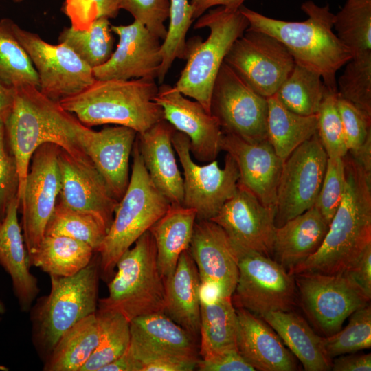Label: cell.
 Listing matches in <instances>:
<instances>
[{
    "instance_id": "1",
    "label": "cell",
    "mask_w": 371,
    "mask_h": 371,
    "mask_svg": "<svg viewBox=\"0 0 371 371\" xmlns=\"http://www.w3.org/2000/svg\"><path fill=\"white\" fill-rule=\"evenodd\" d=\"M82 124L38 87L27 84L14 87L13 105L4 125L6 141L17 164L19 201L31 158L40 146L54 144L76 159L93 164L78 141Z\"/></svg>"
},
{
    "instance_id": "2",
    "label": "cell",
    "mask_w": 371,
    "mask_h": 371,
    "mask_svg": "<svg viewBox=\"0 0 371 371\" xmlns=\"http://www.w3.org/2000/svg\"><path fill=\"white\" fill-rule=\"evenodd\" d=\"M346 188L319 249L289 271L291 275L345 273L371 244V175L348 154Z\"/></svg>"
},
{
    "instance_id": "3",
    "label": "cell",
    "mask_w": 371,
    "mask_h": 371,
    "mask_svg": "<svg viewBox=\"0 0 371 371\" xmlns=\"http://www.w3.org/2000/svg\"><path fill=\"white\" fill-rule=\"evenodd\" d=\"M304 21L273 19L244 5L239 10L249 22L248 29L265 32L279 41L295 63L319 74L326 88L337 91L335 75L352 58L351 52L333 32L335 14L328 4L313 1L302 3Z\"/></svg>"
},
{
    "instance_id": "4",
    "label": "cell",
    "mask_w": 371,
    "mask_h": 371,
    "mask_svg": "<svg viewBox=\"0 0 371 371\" xmlns=\"http://www.w3.org/2000/svg\"><path fill=\"white\" fill-rule=\"evenodd\" d=\"M157 91L155 79L95 80L58 102L88 127L113 124L142 133L164 119L154 101Z\"/></svg>"
},
{
    "instance_id": "5",
    "label": "cell",
    "mask_w": 371,
    "mask_h": 371,
    "mask_svg": "<svg viewBox=\"0 0 371 371\" xmlns=\"http://www.w3.org/2000/svg\"><path fill=\"white\" fill-rule=\"evenodd\" d=\"M100 260L95 252L91 262L70 276L50 275V291L32 306V339L43 360L60 337L76 323L95 313L98 306Z\"/></svg>"
},
{
    "instance_id": "6",
    "label": "cell",
    "mask_w": 371,
    "mask_h": 371,
    "mask_svg": "<svg viewBox=\"0 0 371 371\" xmlns=\"http://www.w3.org/2000/svg\"><path fill=\"white\" fill-rule=\"evenodd\" d=\"M126 190L98 251L100 278L109 282L120 256L167 212L169 201L151 181L140 155L137 137Z\"/></svg>"
},
{
    "instance_id": "7",
    "label": "cell",
    "mask_w": 371,
    "mask_h": 371,
    "mask_svg": "<svg viewBox=\"0 0 371 371\" xmlns=\"http://www.w3.org/2000/svg\"><path fill=\"white\" fill-rule=\"evenodd\" d=\"M248 27L239 8L218 6L199 17L194 28L207 27L210 34L205 41L196 38L187 42V63L175 89L211 113V95L218 71L233 43Z\"/></svg>"
},
{
    "instance_id": "8",
    "label": "cell",
    "mask_w": 371,
    "mask_h": 371,
    "mask_svg": "<svg viewBox=\"0 0 371 371\" xmlns=\"http://www.w3.org/2000/svg\"><path fill=\"white\" fill-rule=\"evenodd\" d=\"M118 260L108 283L109 294L98 300V310L115 311L129 322L144 315L161 313L164 280L157 264V250L149 230Z\"/></svg>"
},
{
    "instance_id": "9",
    "label": "cell",
    "mask_w": 371,
    "mask_h": 371,
    "mask_svg": "<svg viewBox=\"0 0 371 371\" xmlns=\"http://www.w3.org/2000/svg\"><path fill=\"white\" fill-rule=\"evenodd\" d=\"M0 23L27 53L38 76V89L51 100L74 95L96 80L93 69L65 43L50 44L9 18Z\"/></svg>"
},
{
    "instance_id": "10",
    "label": "cell",
    "mask_w": 371,
    "mask_h": 371,
    "mask_svg": "<svg viewBox=\"0 0 371 371\" xmlns=\"http://www.w3.org/2000/svg\"><path fill=\"white\" fill-rule=\"evenodd\" d=\"M236 248L238 278L231 297L235 308L260 317L271 311H292L297 296L295 276L271 257Z\"/></svg>"
},
{
    "instance_id": "11",
    "label": "cell",
    "mask_w": 371,
    "mask_h": 371,
    "mask_svg": "<svg viewBox=\"0 0 371 371\" xmlns=\"http://www.w3.org/2000/svg\"><path fill=\"white\" fill-rule=\"evenodd\" d=\"M267 98L250 87L225 62L214 83L211 114L223 133L236 135L249 142L267 139Z\"/></svg>"
},
{
    "instance_id": "12",
    "label": "cell",
    "mask_w": 371,
    "mask_h": 371,
    "mask_svg": "<svg viewBox=\"0 0 371 371\" xmlns=\"http://www.w3.org/2000/svg\"><path fill=\"white\" fill-rule=\"evenodd\" d=\"M172 144L183 168V205L196 211V220L212 219L236 191L239 172L235 161L227 153L223 168L216 160L196 164L191 157L189 138L177 131Z\"/></svg>"
},
{
    "instance_id": "13",
    "label": "cell",
    "mask_w": 371,
    "mask_h": 371,
    "mask_svg": "<svg viewBox=\"0 0 371 371\" xmlns=\"http://www.w3.org/2000/svg\"><path fill=\"white\" fill-rule=\"evenodd\" d=\"M224 62L266 98L275 95L295 64L279 41L248 28L233 43Z\"/></svg>"
},
{
    "instance_id": "14",
    "label": "cell",
    "mask_w": 371,
    "mask_h": 371,
    "mask_svg": "<svg viewBox=\"0 0 371 371\" xmlns=\"http://www.w3.org/2000/svg\"><path fill=\"white\" fill-rule=\"evenodd\" d=\"M60 146L46 143L34 153L23 194L20 198L21 228L27 255L34 251L45 234L60 189L58 163Z\"/></svg>"
},
{
    "instance_id": "15",
    "label": "cell",
    "mask_w": 371,
    "mask_h": 371,
    "mask_svg": "<svg viewBox=\"0 0 371 371\" xmlns=\"http://www.w3.org/2000/svg\"><path fill=\"white\" fill-rule=\"evenodd\" d=\"M294 276L304 311L327 336L339 331L346 319L368 305L370 300L345 273H301Z\"/></svg>"
},
{
    "instance_id": "16",
    "label": "cell",
    "mask_w": 371,
    "mask_h": 371,
    "mask_svg": "<svg viewBox=\"0 0 371 371\" xmlns=\"http://www.w3.org/2000/svg\"><path fill=\"white\" fill-rule=\"evenodd\" d=\"M327 159L316 133L284 161L277 189L276 227L315 205Z\"/></svg>"
},
{
    "instance_id": "17",
    "label": "cell",
    "mask_w": 371,
    "mask_h": 371,
    "mask_svg": "<svg viewBox=\"0 0 371 371\" xmlns=\"http://www.w3.org/2000/svg\"><path fill=\"white\" fill-rule=\"evenodd\" d=\"M188 250L198 270L201 291L232 297L238 278V252L223 228L211 220H196Z\"/></svg>"
},
{
    "instance_id": "18",
    "label": "cell",
    "mask_w": 371,
    "mask_h": 371,
    "mask_svg": "<svg viewBox=\"0 0 371 371\" xmlns=\"http://www.w3.org/2000/svg\"><path fill=\"white\" fill-rule=\"evenodd\" d=\"M276 208L264 205L251 192L238 184L211 221L225 232L236 247L271 257L276 229Z\"/></svg>"
},
{
    "instance_id": "19",
    "label": "cell",
    "mask_w": 371,
    "mask_h": 371,
    "mask_svg": "<svg viewBox=\"0 0 371 371\" xmlns=\"http://www.w3.org/2000/svg\"><path fill=\"white\" fill-rule=\"evenodd\" d=\"M111 30L118 36V43L110 58L93 69L95 78L156 79L162 61L161 39L136 20L126 25H111Z\"/></svg>"
},
{
    "instance_id": "20",
    "label": "cell",
    "mask_w": 371,
    "mask_h": 371,
    "mask_svg": "<svg viewBox=\"0 0 371 371\" xmlns=\"http://www.w3.org/2000/svg\"><path fill=\"white\" fill-rule=\"evenodd\" d=\"M154 101L162 109L164 119L190 139V150L200 162L215 160L221 148V128L214 116L197 101L188 99L168 84L158 86Z\"/></svg>"
},
{
    "instance_id": "21",
    "label": "cell",
    "mask_w": 371,
    "mask_h": 371,
    "mask_svg": "<svg viewBox=\"0 0 371 371\" xmlns=\"http://www.w3.org/2000/svg\"><path fill=\"white\" fill-rule=\"evenodd\" d=\"M130 329L128 351L142 368L147 363L165 359H200L199 340L163 312L132 319Z\"/></svg>"
},
{
    "instance_id": "22",
    "label": "cell",
    "mask_w": 371,
    "mask_h": 371,
    "mask_svg": "<svg viewBox=\"0 0 371 371\" xmlns=\"http://www.w3.org/2000/svg\"><path fill=\"white\" fill-rule=\"evenodd\" d=\"M58 163L60 174L58 200L99 217L109 229L119 201L94 165L76 159L61 148Z\"/></svg>"
},
{
    "instance_id": "23",
    "label": "cell",
    "mask_w": 371,
    "mask_h": 371,
    "mask_svg": "<svg viewBox=\"0 0 371 371\" xmlns=\"http://www.w3.org/2000/svg\"><path fill=\"white\" fill-rule=\"evenodd\" d=\"M137 135L127 126H109L95 131L85 124L77 135L80 146L118 201L129 183V159Z\"/></svg>"
},
{
    "instance_id": "24",
    "label": "cell",
    "mask_w": 371,
    "mask_h": 371,
    "mask_svg": "<svg viewBox=\"0 0 371 371\" xmlns=\"http://www.w3.org/2000/svg\"><path fill=\"white\" fill-rule=\"evenodd\" d=\"M221 148L235 161L239 172L238 184L251 192L264 205L276 207L284 161L270 142H249L223 133Z\"/></svg>"
},
{
    "instance_id": "25",
    "label": "cell",
    "mask_w": 371,
    "mask_h": 371,
    "mask_svg": "<svg viewBox=\"0 0 371 371\" xmlns=\"http://www.w3.org/2000/svg\"><path fill=\"white\" fill-rule=\"evenodd\" d=\"M237 314V349L255 370H297L293 355L276 332L260 317L241 308Z\"/></svg>"
},
{
    "instance_id": "26",
    "label": "cell",
    "mask_w": 371,
    "mask_h": 371,
    "mask_svg": "<svg viewBox=\"0 0 371 371\" xmlns=\"http://www.w3.org/2000/svg\"><path fill=\"white\" fill-rule=\"evenodd\" d=\"M175 128L165 119L137 133L145 168L156 188L171 205H183V180L176 161L172 137Z\"/></svg>"
},
{
    "instance_id": "27",
    "label": "cell",
    "mask_w": 371,
    "mask_h": 371,
    "mask_svg": "<svg viewBox=\"0 0 371 371\" xmlns=\"http://www.w3.org/2000/svg\"><path fill=\"white\" fill-rule=\"evenodd\" d=\"M19 203V198H15L0 222V265L10 276L20 309L28 312L40 289L37 278L30 271L22 228L18 218Z\"/></svg>"
},
{
    "instance_id": "28",
    "label": "cell",
    "mask_w": 371,
    "mask_h": 371,
    "mask_svg": "<svg viewBox=\"0 0 371 371\" xmlns=\"http://www.w3.org/2000/svg\"><path fill=\"white\" fill-rule=\"evenodd\" d=\"M163 313L199 341L201 283L188 249L164 280Z\"/></svg>"
},
{
    "instance_id": "29",
    "label": "cell",
    "mask_w": 371,
    "mask_h": 371,
    "mask_svg": "<svg viewBox=\"0 0 371 371\" xmlns=\"http://www.w3.org/2000/svg\"><path fill=\"white\" fill-rule=\"evenodd\" d=\"M329 223L314 205L275 229L274 260L288 271L305 261L321 247Z\"/></svg>"
},
{
    "instance_id": "30",
    "label": "cell",
    "mask_w": 371,
    "mask_h": 371,
    "mask_svg": "<svg viewBox=\"0 0 371 371\" xmlns=\"http://www.w3.org/2000/svg\"><path fill=\"white\" fill-rule=\"evenodd\" d=\"M278 335L306 371L331 370L332 359L327 355L318 336L300 315L289 311H271L261 317Z\"/></svg>"
},
{
    "instance_id": "31",
    "label": "cell",
    "mask_w": 371,
    "mask_h": 371,
    "mask_svg": "<svg viewBox=\"0 0 371 371\" xmlns=\"http://www.w3.org/2000/svg\"><path fill=\"white\" fill-rule=\"evenodd\" d=\"M199 356L207 359L238 350L237 314L231 297L201 293Z\"/></svg>"
},
{
    "instance_id": "32",
    "label": "cell",
    "mask_w": 371,
    "mask_h": 371,
    "mask_svg": "<svg viewBox=\"0 0 371 371\" xmlns=\"http://www.w3.org/2000/svg\"><path fill=\"white\" fill-rule=\"evenodd\" d=\"M196 221L194 209L170 205L149 229L156 246L157 267L164 280L172 273L180 255L189 248Z\"/></svg>"
},
{
    "instance_id": "33",
    "label": "cell",
    "mask_w": 371,
    "mask_h": 371,
    "mask_svg": "<svg viewBox=\"0 0 371 371\" xmlns=\"http://www.w3.org/2000/svg\"><path fill=\"white\" fill-rule=\"evenodd\" d=\"M100 325L96 313L82 319L58 339L44 361L45 371H80L98 346Z\"/></svg>"
},
{
    "instance_id": "34",
    "label": "cell",
    "mask_w": 371,
    "mask_h": 371,
    "mask_svg": "<svg viewBox=\"0 0 371 371\" xmlns=\"http://www.w3.org/2000/svg\"><path fill=\"white\" fill-rule=\"evenodd\" d=\"M95 251L88 244L63 236L45 235L38 247L27 255L30 266L49 276H70L85 268Z\"/></svg>"
},
{
    "instance_id": "35",
    "label": "cell",
    "mask_w": 371,
    "mask_h": 371,
    "mask_svg": "<svg viewBox=\"0 0 371 371\" xmlns=\"http://www.w3.org/2000/svg\"><path fill=\"white\" fill-rule=\"evenodd\" d=\"M267 139L283 160L317 131V115H302L286 108L274 95L267 98Z\"/></svg>"
},
{
    "instance_id": "36",
    "label": "cell",
    "mask_w": 371,
    "mask_h": 371,
    "mask_svg": "<svg viewBox=\"0 0 371 371\" xmlns=\"http://www.w3.org/2000/svg\"><path fill=\"white\" fill-rule=\"evenodd\" d=\"M326 90L319 74L295 63L275 96L290 111L312 115L317 113Z\"/></svg>"
},
{
    "instance_id": "37",
    "label": "cell",
    "mask_w": 371,
    "mask_h": 371,
    "mask_svg": "<svg viewBox=\"0 0 371 371\" xmlns=\"http://www.w3.org/2000/svg\"><path fill=\"white\" fill-rule=\"evenodd\" d=\"M100 325L99 341L95 350L80 371H100L121 357L131 342L130 322L115 311L97 310Z\"/></svg>"
},
{
    "instance_id": "38",
    "label": "cell",
    "mask_w": 371,
    "mask_h": 371,
    "mask_svg": "<svg viewBox=\"0 0 371 371\" xmlns=\"http://www.w3.org/2000/svg\"><path fill=\"white\" fill-rule=\"evenodd\" d=\"M107 18H100L83 30L64 27L58 40L70 47L92 69L105 63L114 51L115 38Z\"/></svg>"
},
{
    "instance_id": "39",
    "label": "cell",
    "mask_w": 371,
    "mask_h": 371,
    "mask_svg": "<svg viewBox=\"0 0 371 371\" xmlns=\"http://www.w3.org/2000/svg\"><path fill=\"white\" fill-rule=\"evenodd\" d=\"M107 231V227L99 217L72 209L58 200L45 235L76 239L88 244L98 252Z\"/></svg>"
},
{
    "instance_id": "40",
    "label": "cell",
    "mask_w": 371,
    "mask_h": 371,
    "mask_svg": "<svg viewBox=\"0 0 371 371\" xmlns=\"http://www.w3.org/2000/svg\"><path fill=\"white\" fill-rule=\"evenodd\" d=\"M333 28L352 57L371 52V0H347L334 16Z\"/></svg>"
},
{
    "instance_id": "41",
    "label": "cell",
    "mask_w": 371,
    "mask_h": 371,
    "mask_svg": "<svg viewBox=\"0 0 371 371\" xmlns=\"http://www.w3.org/2000/svg\"><path fill=\"white\" fill-rule=\"evenodd\" d=\"M169 26L161 43L162 61L157 78L160 84L177 58L186 59V37L192 22V9L188 0H169Z\"/></svg>"
},
{
    "instance_id": "42",
    "label": "cell",
    "mask_w": 371,
    "mask_h": 371,
    "mask_svg": "<svg viewBox=\"0 0 371 371\" xmlns=\"http://www.w3.org/2000/svg\"><path fill=\"white\" fill-rule=\"evenodd\" d=\"M0 80L10 87L38 88L37 72L25 49L0 23Z\"/></svg>"
},
{
    "instance_id": "43",
    "label": "cell",
    "mask_w": 371,
    "mask_h": 371,
    "mask_svg": "<svg viewBox=\"0 0 371 371\" xmlns=\"http://www.w3.org/2000/svg\"><path fill=\"white\" fill-rule=\"evenodd\" d=\"M337 94L371 116V52L353 56L337 83Z\"/></svg>"
},
{
    "instance_id": "44",
    "label": "cell",
    "mask_w": 371,
    "mask_h": 371,
    "mask_svg": "<svg viewBox=\"0 0 371 371\" xmlns=\"http://www.w3.org/2000/svg\"><path fill=\"white\" fill-rule=\"evenodd\" d=\"M324 350L331 359L341 355L371 346V308L366 306L350 315L347 326L335 333L322 337Z\"/></svg>"
},
{
    "instance_id": "45",
    "label": "cell",
    "mask_w": 371,
    "mask_h": 371,
    "mask_svg": "<svg viewBox=\"0 0 371 371\" xmlns=\"http://www.w3.org/2000/svg\"><path fill=\"white\" fill-rule=\"evenodd\" d=\"M317 115V134L328 157L346 156L348 150L337 107V91L326 88Z\"/></svg>"
},
{
    "instance_id": "46",
    "label": "cell",
    "mask_w": 371,
    "mask_h": 371,
    "mask_svg": "<svg viewBox=\"0 0 371 371\" xmlns=\"http://www.w3.org/2000/svg\"><path fill=\"white\" fill-rule=\"evenodd\" d=\"M343 157H328L324 177L315 206L330 224L342 200L346 188Z\"/></svg>"
},
{
    "instance_id": "47",
    "label": "cell",
    "mask_w": 371,
    "mask_h": 371,
    "mask_svg": "<svg viewBox=\"0 0 371 371\" xmlns=\"http://www.w3.org/2000/svg\"><path fill=\"white\" fill-rule=\"evenodd\" d=\"M120 10L119 0H65L62 7L71 26L78 30L100 18H115Z\"/></svg>"
},
{
    "instance_id": "48",
    "label": "cell",
    "mask_w": 371,
    "mask_h": 371,
    "mask_svg": "<svg viewBox=\"0 0 371 371\" xmlns=\"http://www.w3.org/2000/svg\"><path fill=\"white\" fill-rule=\"evenodd\" d=\"M119 3L120 9L128 12L135 20L164 41L167 34L165 22L169 17V0H119Z\"/></svg>"
},
{
    "instance_id": "49",
    "label": "cell",
    "mask_w": 371,
    "mask_h": 371,
    "mask_svg": "<svg viewBox=\"0 0 371 371\" xmlns=\"http://www.w3.org/2000/svg\"><path fill=\"white\" fill-rule=\"evenodd\" d=\"M19 188L16 161L6 141L4 120L0 118V222L10 203L18 197Z\"/></svg>"
},
{
    "instance_id": "50",
    "label": "cell",
    "mask_w": 371,
    "mask_h": 371,
    "mask_svg": "<svg viewBox=\"0 0 371 371\" xmlns=\"http://www.w3.org/2000/svg\"><path fill=\"white\" fill-rule=\"evenodd\" d=\"M337 107L341 116L347 148L353 152L371 136V116L337 94Z\"/></svg>"
},
{
    "instance_id": "51",
    "label": "cell",
    "mask_w": 371,
    "mask_h": 371,
    "mask_svg": "<svg viewBox=\"0 0 371 371\" xmlns=\"http://www.w3.org/2000/svg\"><path fill=\"white\" fill-rule=\"evenodd\" d=\"M196 369L200 371H254L238 351L224 352L210 359H199Z\"/></svg>"
},
{
    "instance_id": "52",
    "label": "cell",
    "mask_w": 371,
    "mask_h": 371,
    "mask_svg": "<svg viewBox=\"0 0 371 371\" xmlns=\"http://www.w3.org/2000/svg\"><path fill=\"white\" fill-rule=\"evenodd\" d=\"M369 298L371 297V244L345 273Z\"/></svg>"
},
{
    "instance_id": "53",
    "label": "cell",
    "mask_w": 371,
    "mask_h": 371,
    "mask_svg": "<svg viewBox=\"0 0 371 371\" xmlns=\"http://www.w3.org/2000/svg\"><path fill=\"white\" fill-rule=\"evenodd\" d=\"M332 361L334 371H370L371 354L341 355Z\"/></svg>"
},
{
    "instance_id": "54",
    "label": "cell",
    "mask_w": 371,
    "mask_h": 371,
    "mask_svg": "<svg viewBox=\"0 0 371 371\" xmlns=\"http://www.w3.org/2000/svg\"><path fill=\"white\" fill-rule=\"evenodd\" d=\"M245 0H191L193 21L197 19L209 9L215 6H223L228 8L238 9Z\"/></svg>"
},
{
    "instance_id": "55",
    "label": "cell",
    "mask_w": 371,
    "mask_h": 371,
    "mask_svg": "<svg viewBox=\"0 0 371 371\" xmlns=\"http://www.w3.org/2000/svg\"><path fill=\"white\" fill-rule=\"evenodd\" d=\"M142 363L128 350L119 358L102 367L100 371H142Z\"/></svg>"
},
{
    "instance_id": "56",
    "label": "cell",
    "mask_w": 371,
    "mask_h": 371,
    "mask_svg": "<svg viewBox=\"0 0 371 371\" xmlns=\"http://www.w3.org/2000/svg\"><path fill=\"white\" fill-rule=\"evenodd\" d=\"M369 175H371V136L357 150L348 153Z\"/></svg>"
},
{
    "instance_id": "57",
    "label": "cell",
    "mask_w": 371,
    "mask_h": 371,
    "mask_svg": "<svg viewBox=\"0 0 371 371\" xmlns=\"http://www.w3.org/2000/svg\"><path fill=\"white\" fill-rule=\"evenodd\" d=\"M14 87H10L0 80V118L5 120L14 102Z\"/></svg>"
},
{
    "instance_id": "58",
    "label": "cell",
    "mask_w": 371,
    "mask_h": 371,
    "mask_svg": "<svg viewBox=\"0 0 371 371\" xmlns=\"http://www.w3.org/2000/svg\"><path fill=\"white\" fill-rule=\"evenodd\" d=\"M6 311V308L4 302L0 300V321L1 320L2 317L1 315H3Z\"/></svg>"
},
{
    "instance_id": "59",
    "label": "cell",
    "mask_w": 371,
    "mask_h": 371,
    "mask_svg": "<svg viewBox=\"0 0 371 371\" xmlns=\"http://www.w3.org/2000/svg\"><path fill=\"white\" fill-rule=\"evenodd\" d=\"M13 2L14 3H21L22 1H23L24 0H12Z\"/></svg>"
}]
</instances>
